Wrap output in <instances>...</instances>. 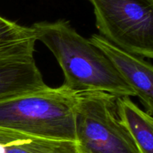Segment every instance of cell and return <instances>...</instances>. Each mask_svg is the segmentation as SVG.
<instances>
[{
  "label": "cell",
  "instance_id": "obj_1",
  "mask_svg": "<svg viewBox=\"0 0 153 153\" xmlns=\"http://www.w3.org/2000/svg\"><path fill=\"white\" fill-rule=\"evenodd\" d=\"M36 40L52 52L64 75L62 84L76 93L103 92L119 96H136L108 57L70 22H36L31 26Z\"/></svg>",
  "mask_w": 153,
  "mask_h": 153
},
{
  "label": "cell",
  "instance_id": "obj_2",
  "mask_svg": "<svg viewBox=\"0 0 153 153\" xmlns=\"http://www.w3.org/2000/svg\"><path fill=\"white\" fill-rule=\"evenodd\" d=\"M79 93L64 85L25 93L0 101V128L27 134L76 141Z\"/></svg>",
  "mask_w": 153,
  "mask_h": 153
},
{
  "label": "cell",
  "instance_id": "obj_3",
  "mask_svg": "<svg viewBox=\"0 0 153 153\" xmlns=\"http://www.w3.org/2000/svg\"><path fill=\"white\" fill-rule=\"evenodd\" d=\"M116 98L103 92L79 93L76 142L79 153H141L120 120Z\"/></svg>",
  "mask_w": 153,
  "mask_h": 153
},
{
  "label": "cell",
  "instance_id": "obj_4",
  "mask_svg": "<svg viewBox=\"0 0 153 153\" xmlns=\"http://www.w3.org/2000/svg\"><path fill=\"white\" fill-rule=\"evenodd\" d=\"M104 37L141 58L153 57V0H88Z\"/></svg>",
  "mask_w": 153,
  "mask_h": 153
},
{
  "label": "cell",
  "instance_id": "obj_5",
  "mask_svg": "<svg viewBox=\"0 0 153 153\" xmlns=\"http://www.w3.org/2000/svg\"><path fill=\"white\" fill-rule=\"evenodd\" d=\"M99 48L116 69L123 80L135 92L145 107L152 115L153 112V68L143 58L128 52L108 40L99 34L89 39Z\"/></svg>",
  "mask_w": 153,
  "mask_h": 153
},
{
  "label": "cell",
  "instance_id": "obj_6",
  "mask_svg": "<svg viewBox=\"0 0 153 153\" xmlns=\"http://www.w3.org/2000/svg\"><path fill=\"white\" fill-rule=\"evenodd\" d=\"M46 86L34 58L0 61V101Z\"/></svg>",
  "mask_w": 153,
  "mask_h": 153
},
{
  "label": "cell",
  "instance_id": "obj_7",
  "mask_svg": "<svg viewBox=\"0 0 153 153\" xmlns=\"http://www.w3.org/2000/svg\"><path fill=\"white\" fill-rule=\"evenodd\" d=\"M0 153H79L75 141L50 139L0 128Z\"/></svg>",
  "mask_w": 153,
  "mask_h": 153
},
{
  "label": "cell",
  "instance_id": "obj_8",
  "mask_svg": "<svg viewBox=\"0 0 153 153\" xmlns=\"http://www.w3.org/2000/svg\"><path fill=\"white\" fill-rule=\"evenodd\" d=\"M117 111L123 124L141 153H153V118L152 115L136 105L128 96L116 98Z\"/></svg>",
  "mask_w": 153,
  "mask_h": 153
},
{
  "label": "cell",
  "instance_id": "obj_9",
  "mask_svg": "<svg viewBox=\"0 0 153 153\" xmlns=\"http://www.w3.org/2000/svg\"><path fill=\"white\" fill-rule=\"evenodd\" d=\"M36 41L31 27L0 16V61L33 58Z\"/></svg>",
  "mask_w": 153,
  "mask_h": 153
}]
</instances>
